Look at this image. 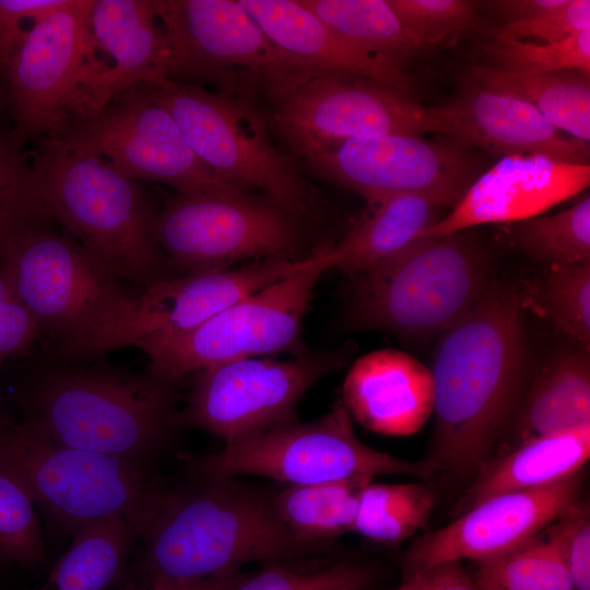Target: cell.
I'll return each instance as SVG.
<instances>
[{
	"mask_svg": "<svg viewBox=\"0 0 590 590\" xmlns=\"http://www.w3.org/2000/svg\"><path fill=\"white\" fill-rule=\"evenodd\" d=\"M435 429L428 460L442 480L472 481L510 428L528 384L523 300L491 283L442 333L430 369Z\"/></svg>",
	"mask_w": 590,
	"mask_h": 590,
	"instance_id": "6da1fadb",
	"label": "cell"
},
{
	"mask_svg": "<svg viewBox=\"0 0 590 590\" xmlns=\"http://www.w3.org/2000/svg\"><path fill=\"white\" fill-rule=\"evenodd\" d=\"M194 481L164 486L142 531L141 552L126 590L190 581L314 553L285 528L272 497L194 468Z\"/></svg>",
	"mask_w": 590,
	"mask_h": 590,
	"instance_id": "7a4b0ae2",
	"label": "cell"
},
{
	"mask_svg": "<svg viewBox=\"0 0 590 590\" xmlns=\"http://www.w3.org/2000/svg\"><path fill=\"white\" fill-rule=\"evenodd\" d=\"M176 389L150 373L49 369L17 396L22 423L59 444L149 465L172 427Z\"/></svg>",
	"mask_w": 590,
	"mask_h": 590,
	"instance_id": "3957f363",
	"label": "cell"
},
{
	"mask_svg": "<svg viewBox=\"0 0 590 590\" xmlns=\"http://www.w3.org/2000/svg\"><path fill=\"white\" fill-rule=\"evenodd\" d=\"M35 142L31 164L52 221L122 282L144 290L168 278L157 213L138 181L93 153L48 138Z\"/></svg>",
	"mask_w": 590,
	"mask_h": 590,
	"instance_id": "277c9868",
	"label": "cell"
},
{
	"mask_svg": "<svg viewBox=\"0 0 590 590\" xmlns=\"http://www.w3.org/2000/svg\"><path fill=\"white\" fill-rule=\"evenodd\" d=\"M352 276L353 324L408 340L442 334L491 285L486 253L462 232L416 238Z\"/></svg>",
	"mask_w": 590,
	"mask_h": 590,
	"instance_id": "5b68a950",
	"label": "cell"
},
{
	"mask_svg": "<svg viewBox=\"0 0 590 590\" xmlns=\"http://www.w3.org/2000/svg\"><path fill=\"white\" fill-rule=\"evenodd\" d=\"M0 465L23 485L57 532L106 517L145 529L165 484L149 465L72 448L0 415Z\"/></svg>",
	"mask_w": 590,
	"mask_h": 590,
	"instance_id": "8992f818",
	"label": "cell"
},
{
	"mask_svg": "<svg viewBox=\"0 0 590 590\" xmlns=\"http://www.w3.org/2000/svg\"><path fill=\"white\" fill-rule=\"evenodd\" d=\"M168 48L167 80L274 106L318 72L279 50L238 0H155Z\"/></svg>",
	"mask_w": 590,
	"mask_h": 590,
	"instance_id": "52a82bcc",
	"label": "cell"
},
{
	"mask_svg": "<svg viewBox=\"0 0 590 590\" xmlns=\"http://www.w3.org/2000/svg\"><path fill=\"white\" fill-rule=\"evenodd\" d=\"M141 84L170 113L213 175L245 190L258 189L296 216L315 209L314 188L274 145L252 98L172 80Z\"/></svg>",
	"mask_w": 590,
	"mask_h": 590,
	"instance_id": "ba28073f",
	"label": "cell"
},
{
	"mask_svg": "<svg viewBox=\"0 0 590 590\" xmlns=\"http://www.w3.org/2000/svg\"><path fill=\"white\" fill-rule=\"evenodd\" d=\"M191 467L221 477L263 476L287 485L378 475L410 476L430 485L442 481L439 467L427 458L406 460L361 441L342 401L317 421H294L226 444Z\"/></svg>",
	"mask_w": 590,
	"mask_h": 590,
	"instance_id": "9c48e42d",
	"label": "cell"
},
{
	"mask_svg": "<svg viewBox=\"0 0 590 590\" xmlns=\"http://www.w3.org/2000/svg\"><path fill=\"white\" fill-rule=\"evenodd\" d=\"M327 270L323 247L287 276L243 297L196 329L145 339L135 347L146 353L150 374L172 382L231 361L280 352L302 356L307 353L302 342L305 315Z\"/></svg>",
	"mask_w": 590,
	"mask_h": 590,
	"instance_id": "30bf717a",
	"label": "cell"
},
{
	"mask_svg": "<svg viewBox=\"0 0 590 590\" xmlns=\"http://www.w3.org/2000/svg\"><path fill=\"white\" fill-rule=\"evenodd\" d=\"M91 5L92 0H69L40 21L1 76L14 121L10 134L22 148L87 114L102 71Z\"/></svg>",
	"mask_w": 590,
	"mask_h": 590,
	"instance_id": "8fae6325",
	"label": "cell"
},
{
	"mask_svg": "<svg viewBox=\"0 0 590 590\" xmlns=\"http://www.w3.org/2000/svg\"><path fill=\"white\" fill-rule=\"evenodd\" d=\"M296 217L245 190L178 194L157 213L155 233L165 258L190 274L246 259H302Z\"/></svg>",
	"mask_w": 590,
	"mask_h": 590,
	"instance_id": "7c38bea8",
	"label": "cell"
},
{
	"mask_svg": "<svg viewBox=\"0 0 590 590\" xmlns=\"http://www.w3.org/2000/svg\"><path fill=\"white\" fill-rule=\"evenodd\" d=\"M0 268L40 334L58 349L133 295L52 225L31 227L0 243Z\"/></svg>",
	"mask_w": 590,
	"mask_h": 590,
	"instance_id": "4fadbf2b",
	"label": "cell"
},
{
	"mask_svg": "<svg viewBox=\"0 0 590 590\" xmlns=\"http://www.w3.org/2000/svg\"><path fill=\"white\" fill-rule=\"evenodd\" d=\"M305 259H262L239 268L160 280L105 312L59 350L72 358H86L135 346L145 339L187 333L243 297L287 276Z\"/></svg>",
	"mask_w": 590,
	"mask_h": 590,
	"instance_id": "5bb4252c",
	"label": "cell"
},
{
	"mask_svg": "<svg viewBox=\"0 0 590 590\" xmlns=\"http://www.w3.org/2000/svg\"><path fill=\"white\" fill-rule=\"evenodd\" d=\"M42 138L93 153L132 180L165 184L178 194L245 190L223 181L199 161L174 117L141 83L96 114Z\"/></svg>",
	"mask_w": 590,
	"mask_h": 590,
	"instance_id": "9a60e30c",
	"label": "cell"
},
{
	"mask_svg": "<svg viewBox=\"0 0 590 590\" xmlns=\"http://www.w3.org/2000/svg\"><path fill=\"white\" fill-rule=\"evenodd\" d=\"M341 363L340 354L306 353L292 361L251 357L201 369L176 425L203 428L231 444L294 422L302 397Z\"/></svg>",
	"mask_w": 590,
	"mask_h": 590,
	"instance_id": "2e32d148",
	"label": "cell"
},
{
	"mask_svg": "<svg viewBox=\"0 0 590 590\" xmlns=\"http://www.w3.org/2000/svg\"><path fill=\"white\" fill-rule=\"evenodd\" d=\"M271 125L306 160L352 141L436 132L433 107L381 84L318 72L275 105Z\"/></svg>",
	"mask_w": 590,
	"mask_h": 590,
	"instance_id": "e0dca14e",
	"label": "cell"
},
{
	"mask_svg": "<svg viewBox=\"0 0 590 590\" xmlns=\"http://www.w3.org/2000/svg\"><path fill=\"white\" fill-rule=\"evenodd\" d=\"M307 162L367 202L411 193L453 208L476 175L474 160L462 149L414 134L347 141Z\"/></svg>",
	"mask_w": 590,
	"mask_h": 590,
	"instance_id": "ac0fdd59",
	"label": "cell"
},
{
	"mask_svg": "<svg viewBox=\"0 0 590 590\" xmlns=\"http://www.w3.org/2000/svg\"><path fill=\"white\" fill-rule=\"evenodd\" d=\"M585 468L547 486L492 496L448 526L417 538L402 560L403 579L449 560H484L539 535L582 498Z\"/></svg>",
	"mask_w": 590,
	"mask_h": 590,
	"instance_id": "d6986e66",
	"label": "cell"
},
{
	"mask_svg": "<svg viewBox=\"0 0 590 590\" xmlns=\"http://www.w3.org/2000/svg\"><path fill=\"white\" fill-rule=\"evenodd\" d=\"M590 184V164L541 154L503 156L474 179L451 211L416 238L449 235L492 223L521 222L580 193Z\"/></svg>",
	"mask_w": 590,
	"mask_h": 590,
	"instance_id": "ffe728a7",
	"label": "cell"
},
{
	"mask_svg": "<svg viewBox=\"0 0 590 590\" xmlns=\"http://www.w3.org/2000/svg\"><path fill=\"white\" fill-rule=\"evenodd\" d=\"M436 132L504 156L541 154L589 164V144L558 130L512 95L472 85L451 103L433 107Z\"/></svg>",
	"mask_w": 590,
	"mask_h": 590,
	"instance_id": "44dd1931",
	"label": "cell"
},
{
	"mask_svg": "<svg viewBox=\"0 0 590 590\" xmlns=\"http://www.w3.org/2000/svg\"><path fill=\"white\" fill-rule=\"evenodd\" d=\"M238 2L272 44L304 68L362 78L412 99V78L404 63L352 43L298 0Z\"/></svg>",
	"mask_w": 590,
	"mask_h": 590,
	"instance_id": "7402d4cb",
	"label": "cell"
},
{
	"mask_svg": "<svg viewBox=\"0 0 590 590\" xmlns=\"http://www.w3.org/2000/svg\"><path fill=\"white\" fill-rule=\"evenodd\" d=\"M90 24L102 71L85 118L134 84L167 80L168 48L155 0H92Z\"/></svg>",
	"mask_w": 590,
	"mask_h": 590,
	"instance_id": "603a6c76",
	"label": "cell"
},
{
	"mask_svg": "<svg viewBox=\"0 0 590 590\" xmlns=\"http://www.w3.org/2000/svg\"><path fill=\"white\" fill-rule=\"evenodd\" d=\"M342 394L350 416L381 435H413L434 413L432 370L398 350L358 358L344 379Z\"/></svg>",
	"mask_w": 590,
	"mask_h": 590,
	"instance_id": "cb8c5ba5",
	"label": "cell"
},
{
	"mask_svg": "<svg viewBox=\"0 0 590 590\" xmlns=\"http://www.w3.org/2000/svg\"><path fill=\"white\" fill-rule=\"evenodd\" d=\"M589 457L590 426L523 440L484 464L453 511L459 516L492 496L557 483L583 469Z\"/></svg>",
	"mask_w": 590,
	"mask_h": 590,
	"instance_id": "d4e9b609",
	"label": "cell"
},
{
	"mask_svg": "<svg viewBox=\"0 0 590 590\" xmlns=\"http://www.w3.org/2000/svg\"><path fill=\"white\" fill-rule=\"evenodd\" d=\"M589 352L564 351L526 386L510 428L516 445L590 426Z\"/></svg>",
	"mask_w": 590,
	"mask_h": 590,
	"instance_id": "484cf974",
	"label": "cell"
},
{
	"mask_svg": "<svg viewBox=\"0 0 590 590\" xmlns=\"http://www.w3.org/2000/svg\"><path fill=\"white\" fill-rule=\"evenodd\" d=\"M368 211L337 245L326 247L329 269L354 275L405 248L432 226L440 208L411 193L391 194L368 202Z\"/></svg>",
	"mask_w": 590,
	"mask_h": 590,
	"instance_id": "4316f807",
	"label": "cell"
},
{
	"mask_svg": "<svg viewBox=\"0 0 590 590\" xmlns=\"http://www.w3.org/2000/svg\"><path fill=\"white\" fill-rule=\"evenodd\" d=\"M474 84L518 97L574 139L590 141V78L577 71L536 72L496 66L471 69Z\"/></svg>",
	"mask_w": 590,
	"mask_h": 590,
	"instance_id": "83f0119b",
	"label": "cell"
},
{
	"mask_svg": "<svg viewBox=\"0 0 590 590\" xmlns=\"http://www.w3.org/2000/svg\"><path fill=\"white\" fill-rule=\"evenodd\" d=\"M135 539L121 517L88 523L73 534L37 590H109L122 577Z\"/></svg>",
	"mask_w": 590,
	"mask_h": 590,
	"instance_id": "f1b7e54d",
	"label": "cell"
},
{
	"mask_svg": "<svg viewBox=\"0 0 590 590\" xmlns=\"http://www.w3.org/2000/svg\"><path fill=\"white\" fill-rule=\"evenodd\" d=\"M371 480L287 485L272 496L273 508L293 536L315 550L322 541L353 531L362 492Z\"/></svg>",
	"mask_w": 590,
	"mask_h": 590,
	"instance_id": "f546056e",
	"label": "cell"
},
{
	"mask_svg": "<svg viewBox=\"0 0 590 590\" xmlns=\"http://www.w3.org/2000/svg\"><path fill=\"white\" fill-rule=\"evenodd\" d=\"M352 43L404 63L425 49L388 0H298Z\"/></svg>",
	"mask_w": 590,
	"mask_h": 590,
	"instance_id": "4dcf8cb0",
	"label": "cell"
},
{
	"mask_svg": "<svg viewBox=\"0 0 590 590\" xmlns=\"http://www.w3.org/2000/svg\"><path fill=\"white\" fill-rule=\"evenodd\" d=\"M425 482L374 483L362 492L353 531L374 542L398 545L426 527L436 505Z\"/></svg>",
	"mask_w": 590,
	"mask_h": 590,
	"instance_id": "1f68e13d",
	"label": "cell"
},
{
	"mask_svg": "<svg viewBox=\"0 0 590 590\" xmlns=\"http://www.w3.org/2000/svg\"><path fill=\"white\" fill-rule=\"evenodd\" d=\"M476 564L472 577L479 590H573L562 556L541 533Z\"/></svg>",
	"mask_w": 590,
	"mask_h": 590,
	"instance_id": "d6a6232c",
	"label": "cell"
},
{
	"mask_svg": "<svg viewBox=\"0 0 590 590\" xmlns=\"http://www.w3.org/2000/svg\"><path fill=\"white\" fill-rule=\"evenodd\" d=\"M515 241L526 253L550 266L590 261V196L548 216L521 221Z\"/></svg>",
	"mask_w": 590,
	"mask_h": 590,
	"instance_id": "836d02e7",
	"label": "cell"
},
{
	"mask_svg": "<svg viewBox=\"0 0 590 590\" xmlns=\"http://www.w3.org/2000/svg\"><path fill=\"white\" fill-rule=\"evenodd\" d=\"M54 223L23 148L10 132H0V243L27 228Z\"/></svg>",
	"mask_w": 590,
	"mask_h": 590,
	"instance_id": "e575fe53",
	"label": "cell"
},
{
	"mask_svg": "<svg viewBox=\"0 0 590 590\" xmlns=\"http://www.w3.org/2000/svg\"><path fill=\"white\" fill-rule=\"evenodd\" d=\"M0 560L28 570L46 564L36 506L17 479L1 465Z\"/></svg>",
	"mask_w": 590,
	"mask_h": 590,
	"instance_id": "d590c367",
	"label": "cell"
},
{
	"mask_svg": "<svg viewBox=\"0 0 590 590\" xmlns=\"http://www.w3.org/2000/svg\"><path fill=\"white\" fill-rule=\"evenodd\" d=\"M539 294L540 305L555 328L589 352L590 261L550 266Z\"/></svg>",
	"mask_w": 590,
	"mask_h": 590,
	"instance_id": "8d00e7d4",
	"label": "cell"
},
{
	"mask_svg": "<svg viewBox=\"0 0 590 590\" xmlns=\"http://www.w3.org/2000/svg\"><path fill=\"white\" fill-rule=\"evenodd\" d=\"M493 66L536 72L577 71L590 78V28L555 43L494 40L487 48Z\"/></svg>",
	"mask_w": 590,
	"mask_h": 590,
	"instance_id": "74e56055",
	"label": "cell"
},
{
	"mask_svg": "<svg viewBox=\"0 0 590 590\" xmlns=\"http://www.w3.org/2000/svg\"><path fill=\"white\" fill-rule=\"evenodd\" d=\"M374 578L373 568L350 562L316 571H298L269 563L260 571L245 575L234 590H364Z\"/></svg>",
	"mask_w": 590,
	"mask_h": 590,
	"instance_id": "f35d334b",
	"label": "cell"
},
{
	"mask_svg": "<svg viewBox=\"0 0 590 590\" xmlns=\"http://www.w3.org/2000/svg\"><path fill=\"white\" fill-rule=\"evenodd\" d=\"M426 48L470 27L475 3L467 0H388Z\"/></svg>",
	"mask_w": 590,
	"mask_h": 590,
	"instance_id": "ab89813d",
	"label": "cell"
},
{
	"mask_svg": "<svg viewBox=\"0 0 590 590\" xmlns=\"http://www.w3.org/2000/svg\"><path fill=\"white\" fill-rule=\"evenodd\" d=\"M541 534L555 546L570 575L573 590H590V506L580 499Z\"/></svg>",
	"mask_w": 590,
	"mask_h": 590,
	"instance_id": "60d3db41",
	"label": "cell"
},
{
	"mask_svg": "<svg viewBox=\"0 0 590 590\" xmlns=\"http://www.w3.org/2000/svg\"><path fill=\"white\" fill-rule=\"evenodd\" d=\"M590 28V1L563 0L560 4L527 16L505 22L494 31V40L555 43Z\"/></svg>",
	"mask_w": 590,
	"mask_h": 590,
	"instance_id": "b9f144b4",
	"label": "cell"
},
{
	"mask_svg": "<svg viewBox=\"0 0 590 590\" xmlns=\"http://www.w3.org/2000/svg\"><path fill=\"white\" fill-rule=\"evenodd\" d=\"M68 2L69 0H0L1 76L33 28Z\"/></svg>",
	"mask_w": 590,
	"mask_h": 590,
	"instance_id": "7bdbcfd3",
	"label": "cell"
},
{
	"mask_svg": "<svg viewBox=\"0 0 590 590\" xmlns=\"http://www.w3.org/2000/svg\"><path fill=\"white\" fill-rule=\"evenodd\" d=\"M39 335L35 319L0 268V366L26 353Z\"/></svg>",
	"mask_w": 590,
	"mask_h": 590,
	"instance_id": "ee69618b",
	"label": "cell"
},
{
	"mask_svg": "<svg viewBox=\"0 0 590 590\" xmlns=\"http://www.w3.org/2000/svg\"><path fill=\"white\" fill-rule=\"evenodd\" d=\"M416 590H479L461 560L437 564L421 573Z\"/></svg>",
	"mask_w": 590,
	"mask_h": 590,
	"instance_id": "f6af8a7d",
	"label": "cell"
},
{
	"mask_svg": "<svg viewBox=\"0 0 590 590\" xmlns=\"http://www.w3.org/2000/svg\"><path fill=\"white\" fill-rule=\"evenodd\" d=\"M244 576L234 570L199 580L155 582L141 590H234Z\"/></svg>",
	"mask_w": 590,
	"mask_h": 590,
	"instance_id": "bcb514c9",
	"label": "cell"
},
{
	"mask_svg": "<svg viewBox=\"0 0 590 590\" xmlns=\"http://www.w3.org/2000/svg\"><path fill=\"white\" fill-rule=\"evenodd\" d=\"M563 0H504L496 2L506 22L517 21L560 4Z\"/></svg>",
	"mask_w": 590,
	"mask_h": 590,
	"instance_id": "7dc6e473",
	"label": "cell"
},
{
	"mask_svg": "<svg viewBox=\"0 0 590 590\" xmlns=\"http://www.w3.org/2000/svg\"><path fill=\"white\" fill-rule=\"evenodd\" d=\"M421 580V574L413 575L406 579L396 590H416Z\"/></svg>",
	"mask_w": 590,
	"mask_h": 590,
	"instance_id": "c3c4849f",
	"label": "cell"
},
{
	"mask_svg": "<svg viewBox=\"0 0 590 590\" xmlns=\"http://www.w3.org/2000/svg\"><path fill=\"white\" fill-rule=\"evenodd\" d=\"M3 94H4V90H3V84H2V79H1V75H0V104L3 99Z\"/></svg>",
	"mask_w": 590,
	"mask_h": 590,
	"instance_id": "681fc988",
	"label": "cell"
}]
</instances>
